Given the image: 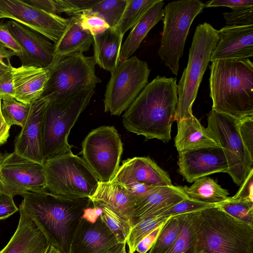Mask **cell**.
Listing matches in <instances>:
<instances>
[{
	"instance_id": "681fc988",
	"label": "cell",
	"mask_w": 253,
	"mask_h": 253,
	"mask_svg": "<svg viewBox=\"0 0 253 253\" xmlns=\"http://www.w3.org/2000/svg\"><path fill=\"white\" fill-rule=\"evenodd\" d=\"M165 223L157 227L152 232L145 237L137 245L135 251L139 253H146L150 250Z\"/></svg>"
},
{
	"instance_id": "ba28073f",
	"label": "cell",
	"mask_w": 253,
	"mask_h": 253,
	"mask_svg": "<svg viewBox=\"0 0 253 253\" xmlns=\"http://www.w3.org/2000/svg\"><path fill=\"white\" fill-rule=\"evenodd\" d=\"M205 7V3L199 0L173 1L165 6L158 55L175 76L191 25Z\"/></svg>"
},
{
	"instance_id": "c3c4849f",
	"label": "cell",
	"mask_w": 253,
	"mask_h": 253,
	"mask_svg": "<svg viewBox=\"0 0 253 253\" xmlns=\"http://www.w3.org/2000/svg\"><path fill=\"white\" fill-rule=\"evenodd\" d=\"M12 66L0 75V97L6 96L14 97V88L12 71Z\"/></svg>"
},
{
	"instance_id": "f5cc1de1",
	"label": "cell",
	"mask_w": 253,
	"mask_h": 253,
	"mask_svg": "<svg viewBox=\"0 0 253 253\" xmlns=\"http://www.w3.org/2000/svg\"><path fill=\"white\" fill-rule=\"evenodd\" d=\"M101 209L100 207L93 205L86 208L84 211L82 218L88 221L95 222L101 214Z\"/></svg>"
},
{
	"instance_id": "7dc6e473",
	"label": "cell",
	"mask_w": 253,
	"mask_h": 253,
	"mask_svg": "<svg viewBox=\"0 0 253 253\" xmlns=\"http://www.w3.org/2000/svg\"><path fill=\"white\" fill-rule=\"evenodd\" d=\"M18 210L12 196L0 192V220L9 217Z\"/></svg>"
},
{
	"instance_id": "4316f807",
	"label": "cell",
	"mask_w": 253,
	"mask_h": 253,
	"mask_svg": "<svg viewBox=\"0 0 253 253\" xmlns=\"http://www.w3.org/2000/svg\"><path fill=\"white\" fill-rule=\"evenodd\" d=\"M66 31L55 43L52 62L72 54L88 51L93 43V36L81 26L77 15L70 17Z\"/></svg>"
},
{
	"instance_id": "f35d334b",
	"label": "cell",
	"mask_w": 253,
	"mask_h": 253,
	"mask_svg": "<svg viewBox=\"0 0 253 253\" xmlns=\"http://www.w3.org/2000/svg\"><path fill=\"white\" fill-rule=\"evenodd\" d=\"M215 206V204L196 201L187 198L161 213L158 216L169 217L195 211Z\"/></svg>"
},
{
	"instance_id": "cb8c5ba5",
	"label": "cell",
	"mask_w": 253,
	"mask_h": 253,
	"mask_svg": "<svg viewBox=\"0 0 253 253\" xmlns=\"http://www.w3.org/2000/svg\"><path fill=\"white\" fill-rule=\"evenodd\" d=\"M177 127L174 145L178 153L220 147L194 115L177 121Z\"/></svg>"
},
{
	"instance_id": "4fadbf2b",
	"label": "cell",
	"mask_w": 253,
	"mask_h": 253,
	"mask_svg": "<svg viewBox=\"0 0 253 253\" xmlns=\"http://www.w3.org/2000/svg\"><path fill=\"white\" fill-rule=\"evenodd\" d=\"M46 190L44 167L14 152L2 155L0 164V192L24 196Z\"/></svg>"
},
{
	"instance_id": "603a6c76",
	"label": "cell",
	"mask_w": 253,
	"mask_h": 253,
	"mask_svg": "<svg viewBox=\"0 0 253 253\" xmlns=\"http://www.w3.org/2000/svg\"><path fill=\"white\" fill-rule=\"evenodd\" d=\"M188 198L183 187H160L135 204L132 215V225L144 219L159 215L181 201Z\"/></svg>"
},
{
	"instance_id": "9c48e42d",
	"label": "cell",
	"mask_w": 253,
	"mask_h": 253,
	"mask_svg": "<svg viewBox=\"0 0 253 253\" xmlns=\"http://www.w3.org/2000/svg\"><path fill=\"white\" fill-rule=\"evenodd\" d=\"M93 56L80 53L62 57L47 67L49 76L41 97L49 101L65 98L90 85H96L101 81L95 74Z\"/></svg>"
},
{
	"instance_id": "d590c367",
	"label": "cell",
	"mask_w": 253,
	"mask_h": 253,
	"mask_svg": "<svg viewBox=\"0 0 253 253\" xmlns=\"http://www.w3.org/2000/svg\"><path fill=\"white\" fill-rule=\"evenodd\" d=\"M127 0H105L89 10L84 11L102 18L110 28L115 27L121 19Z\"/></svg>"
},
{
	"instance_id": "ab89813d",
	"label": "cell",
	"mask_w": 253,
	"mask_h": 253,
	"mask_svg": "<svg viewBox=\"0 0 253 253\" xmlns=\"http://www.w3.org/2000/svg\"><path fill=\"white\" fill-rule=\"evenodd\" d=\"M82 28L92 36L101 34L110 28L102 18L84 12L77 15Z\"/></svg>"
},
{
	"instance_id": "484cf974",
	"label": "cell",
	"mask_w": 253,
	"mask_h": 253,
	"mask_svg": "<svg viewBox=\"0 0 253 253\" xmlns=\"http://www.w3.org/2000/svg\"><path fill=\"white\" fill-rule=\"evenodd\" d=\"M164 1L159 0L154 4L131 28L122 44L119 60H125L132 56L150 30L159 21L163 20Z\"/></svg>"
},
{
	"instance_id": "8992f818",
	"label": "cell",
	"mask_w": 253,
	"mask_h": 253,
	"mask_svg": "<svg viewBox=\"0 0 253 253\" xmlns=\"http://www.w3.org/2000/svg\"><path fill=\"white\" fill-rule=\"evenodd\" d=\"M219 40L218 30L207 22L199 24L189 49L187 65L177 84L178 102L174 121L192 116V105L212 51Z\"/></svg>"
},
{
	"instance_id": "4dcf8cb0",
	"label": "cell",
	"mask_w": 253,
	"mask_h": 253,
	"mask_svg": "<svg viewBox=\"0 0 253 253\" xmlns=\"http://www.w3.org/2000/svg\"><path fill=\"white\" fill-rule=\"evenodd\" d=\"M159 0H127L124 13L116 28L123 36L131 29L144 14Z\"/></svg>"
},
{
	"instance_id": "f6af8a7d",
	"label": "cell",
	"mask_w": 253,
	"mask_h": 253,
	"mask_svg": "<svg viewBox=\"0 0 253 253\" xmlns=\"http://www.w3.org/2000/svg\"><path fill=\"white\" fill-rule=\"evenodd\" d=\"M206 7L226 6L237 11L253 7V0H212L205 3Z\"/></svg>"
},
{
	"instance_id": "9a60e30c",
	"label": "cell",
	"mask_w": 253,
	"mask_h": 253,
	"mask_svg": "<svg viewBox=\"0 0 253 253\" xmlns=\"http://www.w3.org/2000/svg\"><path fill=\"white\" fill-rule=\"evenodd\" d=\"M5 24L22 48V65L40 68L49 66L53 60L55 44L40 33L15 21Z\"/></svg>"
},
{
	"instance_id": "ffe728a7",
	"label": "cell",
	"mask_w": 253,
	"mask_h": 253,
	"mask_svg": "<svg viewBox=\"0 0 253 253\" xmlns=\"http://www.w3.org/2000/svg\"><path fill=\"white\" fill-rule=\"evenodd\" d=\"M218 32L219 40L212 52L210 61L253 57V25L226 26Z\"/></svg>"
},
{
	"instance_id": "5bb4252c",
	"label": "cell",
	"mask_w": 253,
	"mask_h": 253,
	"mask_svg": "<svg viewBox=\"0 0 253 253\" xmlns=\"http://www.w3.org/2000/svg\"><path fill=\"white\" fill-rule=\"evenodd\" d=\"M5 18L40 33L54 44L66 31L70 20L45 12L24 0H0V19Z\"/></svg>"
},
{
	"instance_id": "8fae6325",
	"label": "cell",
	"mask_w": 253,
	"mask_h": 253,
	"mask_svg": "<svg viewBox=\"0 0 253 253\" xmlns=\"http://www.w3.org/2000/svg\"><path fill=\"white\" fill-rule=\"evenodd\" d=\"M238 122L239 120L211 110L208 114L206 128L223 152L228 166L227 173L241 186L253 169V157L241 139Z\"/></svg>"
},
{
	"instance_id": "74e56055",
	"label": "cell",
	"mask_w": 253,
	"mask_h": 253,
	"mask_svg": "<svg viewBox=\"0 0 253 253\" xmlns=\"http://www.w3.org/2000/svg\"><path fill=\"white\" fill-rule=\"evenodd\" d=\"M101 0H56L57 14L65 13L75 16L89 10Z\"/></svg>"
},
{
	"instance_id": "1f68e13d",
	"label": "cell",
	"mask_w": 253,
	"mask_h": 253,
	"mask_svg": "<svg viewBox=\"0 0 253 253\" xmlns=\"http://www.w3.org/2000/svg\"><path fill=\"white\" fill-rule=\"evenodd\" d=\"M31 104H26L16 100L13 97L6 96L1 98V115L10 127L24 126L30 112Z\"/></svg>"
},
{
	"instance_id": "680465c9",
	"label": "cell",
	"mask_w": 253,
	"mask_h": 253,
	"mask_svg": "<svg viewBox=\"0 0 253 253\" xmlns=\"http://www.w3.org/2000/svg\"><path fill=\"white\" fill-rule=\"evenodd\" d=\"M2 156V154L1 153V152L0 151V164Z\"/></svg>"
},
{
	"instance_id": "2e32d148",
	"label": "cell",
	"mask_w": 253,
	"mask_h": 253,
	"mask_svg": "<svg viewBox=\"0 0 253 253\" xmlns=\"http://www.w3.org/2000/svg\"><path fill=\"white\" fill-rule=\"evenodd\" d=\"M49 102L47 98L40 97L31 104L28 117L14 141L15 153L43 165L42 123L45 108Z\"/></svg>"
},
{
	"instance_id": "52a82bcc",
	"label": "cell",
	"mask_w": 253,
	"mask_h": 253,
	"mask_svg": "<svg viewBox=\"0 0 253 253\" xmlns=\"http://www.w3.org/2000/svg\"><path fill=\"white\" fill-rule=\"evenodd\" d=\"M46 191L69 198H89L99 182L83 160L72 152L44 162Z\"/></svg>"
},
{
	"instance_id": "7a4b0ae2",
	"label": "cell",
	"mask_w": 253,
	"mask_h": 253,
	"mask_svg": "<svg viewBox=\"0 0 253 253\" xmlns=\"http://www.w3.org/2000/svg\"><path fill=\"white\" fill-rule=\"evenodd\" d=\"M19 206L50 246L69 253L74 231L84 211L93 206L88 198H69L47 191L28 192Z\"/></svg>"
},
{
	"instance_id": "816d5d0a",
	"label": "cell",
	"mask_w": 253,
	"mask_h": 253,
	"mask_svg": "<svg viewBox=\"0 0 253 253\" xmlns=\"http://www.w3.org/2000/svg\"><path fill=\"white\" fill-rule=\"evenodd\" d=\"M28 4L45 12L57 14L56 0H23Z\"/></svg>"
},
{
	"instance_id": "e575fe53",
	"label": "cell",
	"mask_w": 253,
	"mask_h": 253,
	"mask_svg": "<svg viewBox=\"0 0 253 253\" xmlns=\"http://www.w3.org/2000/svg\"><path fill=\"white\" fill-rule=\"evenodd\" d=\"M169 217L154 216L132 225L127 236L126 244L128 247V253H134L141 241L157 227L165 223Z\"/></svg>"
},
{
	"instance_id": "d4e9b609",
	"label": "cell",
	"mask_w": 253,
	"mask_h": 253,
	"mask_svg": "<svg viewBox=\"0 0 253 253\" xmlns=\"http://www.w3.org/2000/svg\"><path fill=\"white\" fill-rule=\"evenodd\" d=\"M89 199L92 204L104 205L131 221L134 204L125 186L112 182H99L94 193Z\"/></svg>"
},
{
	"instance_id": "7402d4cb",
	"label": "cell",
	"mask_w": 253,
	"mask_h": 253,
	"mask_svg": "<svg viewBox=\"0 0 253 253\" xmlns=\"http://www.w3.org/2000/svg\"><path fill=\"white\" fill-rule=\"evenodd\" d=\"M14 88V98L26 104L39 98L42 93L49 76L48 67L40 68L21 65L12 66Z\"/></svg>"
},
{
	"instance_id": "7bdbcfd3",
	"label": "cell",
	"mask_w": 253,
	"mask_h": 253,
	"mask_svg": "<svg viewBox=\"0 0 253 253\" xmlns=\"http://www.w3.org/2000/svg\"><path fill=\"white\" fill-rule=\"evenodd\" d=\"M125 186L133 199L134 206L135 204L160 187L141 183H133Z\"/></svg>"
},
{
	"instance_id": "ee69618b",
	"label": "cell",
	"mask_w": 253,
	"mask_h": 253,
	"mask_svg": "<svg viewBox=\"0 0 253 253\" xmlns=\"http://www.w3.org/2000/svg\"><path fill=\"white\" fill-rule=\"evenodd\" d=\"M0 42L12 50L20 58H23L24 53L21 47L8 30L5 23H0Z\"/></svg>"
},
{
	"instance_id": "7c38bea8",
	"label": "cell",
	"mask_w": 253,
	"mask_h": 253,
	"mask_svg": "<svg viewBox=\"0 0 253 253\" xmlns=\"http://www.w3.org/2000/svg\"><path fill=\"white\" fill-rule=\"evenodd\" d=\"M82 147L83 160L99 182H111L119 168L123 151L116 128L101 126L93 129L84 139Z\"/></svg>"
},
{
	"instance_id": "83f0119b",
	"label": "cell",
	"mask_w": 253,
	"mask_h": 253,
	"mask_svg": "<svg viewBox=\"0 0 253 253\" xmlns=\"http://www.w3.org/2000/svg\"><path fill=\"white\" fill-rule=\"evenodd\" d=\"M123 37L115 27L93 36V56L96 64L110 73L116 68L120 60Z\"/></svg>"
},
{
	"instance_id": "ac0fdd59",
	"label": "cell",
	"mask_w": 253,
	"mask_h": 253,
	"mask_svg": "<svg viewBox=\"0 0 253 253\" xmlns=\"http://www.w3.org/2000/svg\"><path fill=\"white\" fill-rule=\"evenodd\" d=\"M119 242L100 217L94 222L81 218L74 231L69 253H102Z\"/></svg>"
},
{
	"instance_id": "9f6ffc18",
	"label": "cell",
	"mask_w": 253,
	"mask_h": 253,
	"mask_svg": "<svg viewBox=\"0 0 253 253\" xmlns=\"http://www.w3.org/2000/svg\"><path fill=\"white\" fill-rule=\"evenodd\" d=\"M47 253H61L59 251L51 246H50Z\"/></svg>"
},
{
	"instance_id": "f546056e",
	"label": "cell",
	"mask_w": 253,
	"mask_h": 253,
	"mask_svg": "<svg viewBox=\"0 0 253 253\" xmlns=\"http://www.w3.org/2000/svg\"><path fill=\"white\" fill-rule=\"evenodd\" d=\"M178 235L166 253H196L197 236L190 213L181 214Z\"/></svg>"
},
{
	"instance_id": "91938a15",
	"label": "cell",
	"mask_w": 253,
	"mask_h": 253,
	"mask_svg": "<svg viewBox=\"0 0 253 253\" xmlns=\"http://www.w3.org/2000/svg\"><path fill=\"white\" fill-rule=\"evenodd\" d=\"M124 253H126V251H125Z\"/></svg>"
},
{
	"instance_id": "277c9868",
	"label": "cell",
	"mask_w": 253,
	"mask_h": 253,
	"mask_svg": "<svg viewBox=\"0 0 253 253\" xmlns=\"http://www.w3.org/2000/svg\"><path fill=\"white\" fill-rule=\"evenodd\" d=\"M189 213L197 236L196 253H253V226L215 206Z\"/></svg>"
},
{
	"instance_id": "6f0895ef",
	"label": "cell",
	"mask_w": 253,
	"mask_h": 253,
	"mask_svg": "<svg viewBox=\"0 0 253 253\" xmlns=\"http://www.w3.org/2000/svg\"><path fill=\"white\" fill-rule=\"evenodd\" d=\"M1 99L0 97V119L2 118L1 115Z\"/></svg>"
},
{
	"instance_id": "60d3db41",
	"label": "cell",
	"mask_w": 253,
	"mask_h": 253,
	"mask_svg": "<svg viewBox=\"0 0 253 253\" xmlns=\"http://www.w3.org/2000/svg\"><path fill=\"white\" fill-rule=\"evenodd\" d=\"M227 26L253 25V7L223 14Z\"/></svg>"
},
{
	"instance_id": "e0dca14e",
	"label": "cell",
	"mask_w": 253,
	"mask_h": 253,
	"mask_svg": "<svg viewBox=\"0 0 253 253\" xmlns=\"http://www.w3.org/2000/svg\"><path fill=\"white\" fill-rule=\"evenodd\" d=\"M179 172L189 183L219 173L227 172L228 164L220 147L208 148L179 153Z\"/></svg>"
},
{
	"instance_id": "3957f363",
	"label": "cell",
	"mask_w": 253,
	"mask_h": 253,
	"mask_svg": "<svg viewBox=\"0 0 253 253\" xmlns=\"http://www.w3.org/2000/svg\"><path fill=\"white\" fill-rule=\"evenodd\" d=\"M212 110L240 120L253 116V63L249 58L211 61Z\"/></svg>"
},
{
	"instance_id": "6da1fadb",
	"label": "cell",
	"mask_w": 253,
	"mask_h": 253,
	"mask_svg": "<svg viewBox=\"0 0 253 253\" xmlns=\"http://www.w3.org/2000/svg\"><path fill=\"white\" fill-rule=\"evenodd\" d=\"M176 81V78L158 76L148 83L126 110L125 127L146 139L169 142L178 102Z\"/></svg>"
},
{
	"instance_id": "5b68a950",
	"label": "cell",
	"mask_w": 253,
	"mask_h": 253,
	"mask_svg": "<svg viewBox=\"0 0 253 253\" xmlns=\"http://www.w3.org/2000/svg\"><path fill=\"white\" fill-rule=\"evenodd\" d=\"M96 85L85 86L62 99L50 101L42 123V148L44 162L72 153L68 137L83 111L89 105Z\"/></svg>"
},
{
	"instance_id": "d6a6232c",
	"label": "cell",
	"mask_w": 253,
	"mask_h": 253,
	"mask_svg": "<svg viewBox=\"0 0 253 253\" xmlns=\"http://www.w3.org/2000/svg\"><path fill=\"white\" fill-rule=\"evenodd\" d=\"M180 225V214L169 216L164 224L149 253H166L176 239Z\"/></svg>"
},
{
	"instance_id": "d6986e66",
	"label": "cell",
	"mask_w": 253,
	"mask_h": 253,
	"mask_svg": "<svg viewBox=\"0 0 253 253\" xmlns=\"http://www.w3.org/2000/svg\"><path fill=\"white\" fill-rule=\"evenodd\" d=\"M111 182L125 186L133 183L159 187L172 185L167 172L149 157H142L124 161Z\"/></svg>"
},
{
	"instance_id": "836d02e7",
	"label": "cell",
	"mask_w": 253,
	"mask_h": 253,
	"mask_svg": "<svg viewBox=\"0 0 253 253\" xmlns=\"http://www.w3.org/2000/svg\"><path fill=\"white\" fill-rule=\"evenodd\" d=\"M92 205L101 208L102 211L99 217L114 234L119 243H126L132 226L131 221L123 217L104 205Z\"/></svg>"
},
{
	"instance_id": "b9f144b4",
	"label": "cell",
	"mask_w": 253,
	"mask_h": 253,
	"mask_svg": "<svg viewBox=\"0 0 253 253\" xmlns=\"http://www.w3.org/2000/svg\"><path fill=\"white\" fill-rule=\"evenodd\" d=\"M238 129L244 144L253 157V116L239 120Z\"/></svg>"
},
{
	"instance_id": "11a10c76",
	"label": "cell",
	"mask_w": 253,
	"mask_h": 253,
	"mask_svg": "<svg viewBox=\"0 0 253 253\" xmlns=\"http://www.w3.org/2000/svg\"><path fill=\"white\" fill-rule=\"evenodd\" d=\"M126 251V243H119L102 253H124Z\"/></svg>"
},
{
	"instance_id": "8d00e7d4",
	"label": "cell",
	"mask_w": 253,
	"mask_h": 253,
	"mask_svg": "<svg viewBox=\"0 0 253 253\" xmlns=\"http://www.w3.org/2000/svg\"><path fill=\"white\" fill-rule=\"evenodd\" d=\"M215 207L236 219L253 226V202L228 197L224 201L215 204Z\"/></svg>"
},
{
	"instance_id": "db71d44e",
	"label": "cell",
	"mask_w": 253,
	"mask_h": 253,
	"mask_svg": "<svg viewBox=\"0 0 253 253\" xmlns=\"http://www.w3.org/2000/svg\"><path fill=\"white\" fill-rule=\"evenodd\" d=\"M10 127L9 126L3 118L0 119V144L5 143L9 136V129Z\"/></svg>"
},
{
	"instance_id": "f907efd6",
	"label": "cell",
	"mask_w": 253,
	"mask_h": 253,
	"mask_svg": "<svg viewBox=\"0 0 253 253\" xmlns=\"http://www.w3.org/2000/svg\"><path fill=\"white\" fill-rule=\"evenodd\" d=\"M17 56L16 53L0 42V75L11 67V58Z\"/></svg>"
},
{
	"instance_id": "30bf717a",
	"label": "cell",
	"mask_w": 253,
	"mask_h": 253,
	"mask_svg": "<svg viewBox=\"0 0 253 253\" xmlns=\"http://www.w3.org/2000/svg\"><path fill=\"white\" fill-rule=\"evenodd\" d=\"M150 70L136 56L119 60L111 72L104 94V111L119 116L126 111L148 83Z\"/></svg>"
},
{
	"instance_id": "bcb514c9",
	"label": "cell",
	"mask_w": 253,
	"mask_h": 253,
	"mask_svg": "<svg viewBox=\"0 0 253 253\" xmlns=\"http://www.w3.org/2000/svg\"><path fill=\"white\" fill-rule=\"evenodd\" d=\"M231 198L234 200L253 202V169H252L237 193Z\"/></svg>"
},
{
	"instance_id": "44dd1931",
	"label": "cell",
	"mask_w": 253,
	"mask_h": 253,
	"mask_svg": "<svg viewBox=\"0 0 253 253\" xmlns=\"http://www.w3.org/2000/svg\"><path fill=\"white\" fill-rule=\"evenodd\" d=\"M17 227L0 253H47L50 245L28 215L19 208Z\"/></svg>"
},
{
	"instance_id": "f1b7e54d",
	"label": "cell",
	"mask_w": 253,
	"mask_h": 253,
	"mask_svg": "<svg viewBox=\"0 0 253 253\" xmlns=\"http://www.w3.org/2000/svg\"><path fill=\"white\" fill-rule=\"evenodd\" d=\"M193 182L190 187H183L188 198L200 202L216 204L229 197L228 191L210 177L204 176Z\"/></svg>"
}]
</instances>
